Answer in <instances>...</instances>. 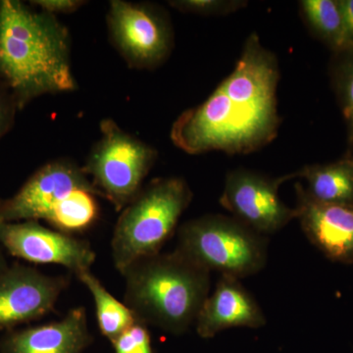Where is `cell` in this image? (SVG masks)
Returning a JSON list of instances; mask_svg holds the SVG:
<instances>
[{"label": "cell", "instance_id": "13", "mask_svg": "<svg viewBox=\"0 0 353 353\" xmlns=\"http://www.w3.org/2000/svg\"><path fill=\"white\" fill-rule=\"evenodd\" d=\"M266 317L240 279L221 275L212 294L206 297L196 320L199 336L210 339L224 330L261 328Z\"/></svg>", "mask_w": 353, "mask_h": 353}, {"label": "cell", "instance_id": "6", "mask_svg": "<svg viewBox=\"0 0 353 353\" xmlns=\"http://www.w3.org/2000/svg\"><path fill=\"white\" fill-rule=\"evenodd\" d=\"M154 148L124 131L112 119L101 122V138L82 167L99 196L120 212L143 189L157 159Z\"/></svg>", "mask_w": 353, "mask_h": 353}, {"label": "cell", "instance_id": "14", "mask_svg": "<svg viewBox=\"0 0 353 353\" xmlns=\"http://www.w3.org/2000/svg\"><path fill=\"white\" fill-rule=\"evenodd\" d=\"M92 341L87 310L80 306L58 321L6 334L0 353H83Z\"/></svg>", "mask_w": 353, "mask_h": 353}, {"label": "cell", "instance_id": "16", "mask_svg": "<svg viewBox=\"0 0 353 353\" xmlns=\"http://www.w3.org/2000/svg\"><path fill=\"white\" fill-rule=\"evenodd\" d=\"M76 276L94 299L97 326L110 343L138 321L131 309L114 297L92 270L81 272Z\"/></svg>", "mask_w": 353, "mask_h": 353}, {"label": "cell", "instance_id": "17", "mask_svg": "<svg viewBox=\"0 0 353 353\" xmlns=\"http://www.w3.org/2000/svg\"><path fill=\"white\" fill-rule=\"evenodd\" d=\"M97 190L81 189L71 194L51 214L48 224L62 233L73 234L88 230L99 216Z\"/></svg>", "mask_w": 353, "mask_h": 353}, {"label": "cell", "instance_id": "12", "mask_svg": "<svg viewBox=\"0 0 353 353\" xmlns=\"http://www.w3.org/2000/svg\"><path fill=\"white\" fill-rule=\"evenodd\" d=\"M297 218L308 241L329 260L353 264V205L322 203L296 185Z\"/></svg>", "mask_w": 353, "mask_h": 353}, {"label": "cell", "instance_id": "21", "mask_svg": "<svg viewBox=\"0 0 353 353\" xmlns=\"http://www.w3.org/2000/svg\"><path fill=\"white\" fill-rule=\"evenodd\" d=\"M341 14V30L336 48L341 50L353 48V0L338 1Z\"/></svg>", "mask_w": 353, "mask_h": 353}, {"label": "cell", "instance_id": "19", "mask_svg": "<svg viewBox=\"0 0 353 353\" xmlns=\"http://www.w3.org/2000/svg\"><path fill=\"white\" fill-rule=\"evenodd\" d=\"M148 325L137 321L112 341L114 353H153Z\"/></svg>", "mask_w": 353, "mask_h": 353}, {"label": "cell", "instance_id": "15", "mask_svg": "<svg viewBox=\"0 0 353 353\" xmlns=\"http://www.w3.org/2000/svg\"><path fill=\"white\" fill-rule=\"evenodd\" d=\"M307 182L308 196L322 203L353 205V161L306 166L289 176Z\"/></svg>", "mask_w": 353, "mask_h": 353}, {"label": "cell", "instance_id": "18", "mask_svg": "<svg viewBox=\"0 0 353 353\" xmlns=\"http://www.w3.org/2000/svg\"><path fill=\"white\" fill-rule=\"evenodd\" d=\"M301 6L308 24L336 46L341 30V14L338 1L303 0Z\"/></svg>", "mask_w": 353, "mask_h": 353}, {"label": "cell", "instance_id": "1", "mask_svg": "<svg viewBox=\"0 0 353 353\" xmlns=\"http://www.w3.org/2000/svg\"><path fill=\"white\" fill-rule=\"evenodd\" d=\"M279 79L275 55L253 32L233 72L203 103L188 109L174 122V145L189 154L216 150L245 154L268 145L281 123Z\"/></svg>", "mask_w": 353, "mask_h": 353}, {"label": "cell", "instance_id": "4", "mask_svg": "<svg viewBox=\"0 0 353 353\" xmlns=\"http://www.w3.org/2000/svg\"><path fill=\"white\" fill-rule=\"evenodd\" d=\"M192 199L183 179L160 178L143 188L120 211L110 245L120 274L134 262L161 252Z\"/></svg>", "mask_w": 353, "mask_h": 353}, {"label": "cell", "instance_id": "20", "mask_svg": "<svg viewBox=\"0 0 353 353\" xmlns=\"http://www.w3.org/2000/svg\"><path fill=\"white\" fill-rule=\"evenodd\" d=\"M169 3L183 12L199 15H224L243 8L248 2L238 0H174Z\"/></svg>", "mask_w": 353, "mask_h": 353}, {"label": "cell", "instance_id": "10", "mask_svg": "<svg viewBox=\"0 0 353 353\" xmlns=\"http://www.w3.org/2000/svg\"><path fill=\"white\" fill-rule=\"evenodd\" d=\"M88 188L94 187L82 167L67 160L51 161L34 172L11 199L1 202L0 223L48 222L71 194Z\"/></svg>", "mask_w": 353, "mask_h": 353}, {"label": "cell", "instance_id": "9", "mask_svg": "<svg viewBox=\"0 0 353 353\" xmlns=\"http://www.w3.org/2000/svg\"><path fill=\"white\" fill-rule=\"evenodd\" d=\"M0 245L17 259L60 265L75 275L92 270L97 259L88 241L43 226L39 221L0 223Z\"/></svg>", "mask_w": 353, "mask_h": 353}, {"label": "cell", "instance_id": "7", "mask_svg": "<svg viewBox=\"0 0 353 353\" xmlns=\"http://www.w3.org/2000/svg\"><path fill=\"white\" fill-rule=\"evenodd\" d=\"M108 30L116 50L130 66L152 68L168 57L173 34L163 13L148 4L112 0Z\"/></svg>", "mask_w": 353, "mask_h": 353}, {"label": "cell", "instance_id": "25", "mask_svg": "<svg viewBox=\"0 0 353 353\" xmlns=\"http://www.w3.org/2000/svg\"><path fill=\"white\" fill-rule=\"evenodd\" d=\"M8 267L6 256H4L3 248L0 245V273Z\"/></svg>", "mask_w": 353, "mask_h": 353}, {"label": "cell", "instance_id": "8", "mask_svg": "<svg viewBox=\"0 0 353 353\" xmlns=\"http://www.w3.org/2000/svg\"><path fill=\"white\" fill-rule=\"evenodd\" d=\"M287 180L288 176L272 180L254 172H230L220 204L257 234L276 233L297 218L296 208L285 205L279 196V187Z\"/></svg>", "mask_w": 353, "mask_h": 353}, {"label": "cell", "instance_id": "22", "mask_svg": "<svg viewBox=\"0 0 353 353\" xmlns=\"http://www.w3.org/2000/svg\"><path fill=\"white\" fill-rule=\"evenodd\" d=\"M17 109L13 97L6 85L0 82V139L8 131Z\"/></svg>", "mask_w": 353, "mask_h": 353}, {"label": "cell", "instance_id": "23", "mask_svg": "<svg viewBox=\"0 0 353 353\" xmlns=\"http://www.w3.org/2000/svg\"><path fill=\"white\" fill-rule=\"evenodd\" d=\"M32 3L39 7L41 11L55 16L57 14L75 12L85 4V1H81V0H34V1H32Z\"/></svg>", "mask_w": 353, "mask_h": 353}, {"label": "cell", "instance_id": "24", "mask_svg": "<svg viewBox=\"0 0 353 353\" xmlns=\"http://www.w3.org/2000/svg\"><path fill=\"white\" fill-rule=\"evenodd\" d=\"M343 111L345 118L353 127V67L348 72L343 85Z\"/></svg>", "mask_w": 353, "mask_h": 353}, {"label": "cell", "instance_id": "5", "mask_svg": "<svg viewBox=\"0 0 353 353\" xmlns=\"http://www.w3.org/2000/svg\"><path fill=\"white\" fill-rule=\"evenodd\" d=\"M175 250L209 272L240 280L259 273L267 261L265 236L224 215L185 222L179 229Z\"/></svg>", "mask_w": 353, "mask_h": 353}, {"label": "cell", "instance_id": "3", "mask_svg": "<svg viewBox=\"0 0 353 353\" xmlns=\"http://www.w3.org/2000/svg\"><path fill=\"white\" fill-rule=\"evenodd\" d=\"M121 275L124 303L138 320L176 336L194 325L210 290V272L176 250L139 260Z\"/></svg>", "mask_w": 353, "mask_h": 353}, {"label": "cell", "instance_id": "2", "mask_svg": "<svg viewBox=\"0 0 353 353\" xmlns=\"http://www.w3.org/2000/svg\"><path fill=\"white\" fill-rule=\"evenodd\" d=\"M0 82L22 109L37 97L73 92L68 30L19 0L0 1Z\"/></svg>", "mask_w": 353, "mask_h": 353}, {"label": "cell", "instance_id": "11", "mask_svg": "<svg viewBox=\"0 0 353 353\" xmlns=\"http://www.w3.org/2000/svg\"><path fill=\"white\" fill-rule=\"evenodd\" d=\"M63 276H48L15 264L0 273V330L11 329L48 315L68 287Z\"/></svg>", "mask_w": 353, "mask_h": 353}, {"label": "cell", "instance_id": "26", "mask_svg": "<svg viewBox=\"0 0 353 353\" xmlns=\"http://www.w3.org/2000/svg\"><path fill=\"white\" fill-rule=\"evenodd\" d=\"M1 202H2V201H0V205H1Z\"/></svg>", "mask_w": 353, "mask_h": 353}]
</instances>
